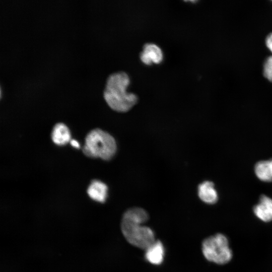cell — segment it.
Masks as SVG:
<instances>
[{
	"mask_svg": "<svg viewBox=\"0 0 272 272\" xmlns=\"http://www.w3.org/2000/svg\"><path fill=\"white\" fill-rule=\"evenodd\" d=\"M51 138L52 141L57 145L62 146L71 141V132L67 126L62 123H58L54 126Z\"/></svg>",
	"mask_w": 272,
	"mask_h": 272,
	"instance_id": "30bf717a",
	"label": "cell"
},
{
	"mask_svg": "<svg viewBox=\"0 0 272 272\" xmlns=\"http://www.w3.org/2000/svg\"><path fill=\"white\" fill-rule=\"evenodd\" d=\"M198 195L202 201L208 204H214L218 199L214 184L209 181H204L198 185Z\"/></svg>",
	"mask_w": 272,
	"mask_h": 272,
	"instance_id": "52a82bcc",
	"label": "cell"
},
{
	"mask_svg": "<svg viewBox=\"0 0 272 272\" xmlns=\"http://www.w3.org/2000/svg\"><path fill=\"white\" fill-rule=\"evenodd\" d=\"M116 149L114 138L109 133L96 128L87 135L83 151L89 157L108 160L114 156Z\"/></svg>",
	"mask_w": 272,
	"mask_h": 272,
	"instance_id": "7a4b0ae2",
	"label": "cell"
},
{
	"mask_svg": "<svg viewBox=\"0 0 272 272\" xmlns=\"http://www.w3.org/2000/svg\"><path fill=\"white\" fill-rule=\"evenodd\" d=\"M71 145L72 146L75 148H80V144L79 142L75 140H71L70 141Z\"/></svg>",
	"mask_w": 272,
	"mask_h": 272,
	"instance_id": "9a60e30c",
	"label": "cell"
},
{
	"mask_svg": "<svg viewBox=\"0 0 272 272\" xmlns=\"http://www.w3.org/2000/svg\"><path fill=\"white\" fill-rule=\"evenodd\" d=\"M108 187L103 182L98 180L92 181L87 189V193L95 201L104 202L107 196Z\"/></svg>",
	"mask_w": 272,
	"mask_h": 272,
	"instance_id": "9c48e42d",
	"label": "cell"
},
{
	"mask_svg": "<svg viewBox=\"0 0 272 272\" xmlns=\"http://www.w3.org/2000/svg\"><path fill=\"white\" fill-rule=\"evenodd\" d=\"M263 75L268 81L272 82V56L268 57L265 61Z\"/></svg>",
	"mask_w": 272,
	"mask_h": 272,
	"instance_id": "4fadbf2b",
	"label": "cell"
},
{
	"mask_svg": "<svg viewBox=\"0 0 272 272\" xmlns=\"http://www.w3.org/2000/svg\"><path fill=\"white\" fill-rule=\"evenodd\" d=\"M145 250V258L150 263L159 265L162 262L164 256V248L160 241L156 240Z\"/></svg>",
	"mask_w": 272,
	"mask_h": 272,
	"instance_id": "ba28073f",
	"label": "cell"
},
{
	"mask_svg": "<svg viewBox=\"0 0 272 272\" xmlns=\"http://www.w3.org/2000/svg\"><path fill=\"white\" fill-rule=\"evenodd\" d=\"M122 219L144 224L148 220L149 215L144 209L134 207L126 210L123 214Z\"/></svg>",
	"mask_w": 272,
	"mask_h": 272,
	"instance_id": "7c38bea8",
	"label": "cell"
},
{
	"mask_svg": "<svg viewBox=\"0 0 272 272\" xmlns=\"http://www.w3.org/2000/svg\"><path fill=\"white\" fill-rule=\"evenodd\" d=\"M163 58V55L161 49L153 43L145 44L143 50L140 54L141 60L147 65H151L153 63H160L162 61Z\"/></svg>",
	"mask_w": 272,
	"mask_h": 272,
	"instance_id": "5b68a950",
	"label": "cell"
},
{
	"mask_svg": "<svg viewBox=\"0 0 272 272\" xmlns=\"http://www.w3.org/2000/svg\"><path fill=\"white\" fill-rule=\"evenodd\" d=\"M129 83L128 76L123 72L111 74L107 78L103 96L107 104L113 110L125 112L137 103V96L126 91Z\"/></svg>",
	"mask_w": 272,
	"mask_h": 272,
	"instance_id": "6da1fadb",
	"label": "cell"
},
{
	"mask_svg": "<svg viewBox=\"0 0 272 272\" xmlns=\"http://www.w3.org/2000/svg\"><path fill=\"white\" fill-rule=\"evenodd\" d=\"M201 249L205 258L218 264L229 262L233 254L227 237L221 233H217L203 240Z\"/></svg>",
	"mask_w": 272,
	"mask_h": 272,
	"instance_id": "3957f363",
	"label": "cell"
},
{
	"mask_svg": "<svg viewBox=\"0 0 272 272\" xmlns=\"http://www.w3.org/2000/svg\"><path fill=\"white\" fill-rule=\"evenodd\" d=\"M254 171L260 180L272 181V159L257 162L255 165Z\"/></svg>",
	"mask_w": 272,
	"mask_h": 272,
	"instance_id": "8fae6325",
	"label": "cell"
},
{
	"mask_svg": "<svg viewBox=\"0 0 272 272\" xmlns=\"http://www.w3.org/2000/svg\"><path fill=\"white\" fill-rule=\"evenodd\" d=\"M253 212L261 221L264 222L271 221L272 199L266 195H261L258 203L253 208Z\"/></svg>",
	"mask_w": 272,
	"mask_h": 272,
	"instance_id": "8992f818",
	"label": "cell"
},
{
	"mask_svg": "<svg viewBox=\"0 0 272 272\" xmlns=\"http://www.w3.org/2000/svg\"><path fill=\"white\" fill-rule=\"evenodd\" d=\"M265 42L267 47L272 52V33L267 36Z\"/></svg>",
	"mask_w": 272,
	"mask_h": 272,
	"instance_id": "5bb4252c",
	"label": "cell"
},
{
	"mask_svg": "<svg viewBox=\"0 0 272 272\" xmlns=\"http://www.w3.org/2000/svg\"><path fill=\"white\" fill-rule=\"evenodd\" d=\"M121 230L128 243L141 249L146 250L156 241L153 231L139 222L122 219Z\"/></svg>",
	"mask_w": 272,
	"mask_h": 272,
	"instance_id": "277c9868",
	"label": "cell"
}]
</instances>
